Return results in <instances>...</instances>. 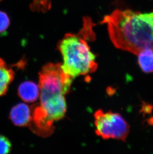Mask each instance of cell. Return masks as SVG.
Here are the masks:
<instances>
[{"label":"cell","mask_w":153,"mask_h":154,"mask_svg":"<svg viewBox=\"0 0 153 154\" xmlns=\"http://www.w3.org/2000/svg\"><path fill=\"white\" fill-rule=\"evenodd\" d=\"M73 79L60 63H49L39 75L40 104L32 109L29 124L32 131L46 137L54 131V123L63 118L67 111L65 95L69 92Z\"/></svg>","instance_id":"cell-1"},{"label":"cell","mask_w":153,"mask_h":154,"mask_svg":"<svg viewBox=\"0 0 153 154\" xmlns=\"http://www.w3.org/2000/svg\"><path fill=\"white\" fill-rule=\"evenodd\" d=\"M110 38L116 48L137 55L153 51V11L142 13L116 9L104 17Z\"/></svg>","instance_id":"cell-2"},{"label":"cell","mask_w":153,"mask_h":154,"mask_svg":"<svg viewBox=\"0 0 153 154\" xmlns=\"http://www.w3.org/2000/svg\"><path fill=\"white\" fill-rule=\"evenodd\" d=\"M68 34L59 42L58 48L62 55L61 68L72 79L94 72L98 68L95 54L92 52L87 42L94 35Z\"/></svg>","instance_id":"cell-3"},{"label":"cell","mask_w":153,"mask_h":154,"mask_svg":"<svg viewBox=\"0 0 153 154\" xmlns=\"http://www.w3.org/2000/svg\"><path fill=\"white\" fill-rule=\"evenodd\" d=\"M95 133L104 139L125 141L130 131V126L122 115L117 113L101 110L94 115Z\"/></svg>","instance_id":"cell-4"},{"label":"cell","mask_w":153,"mask_h":154,"mask_svg":"<svg viewBox=\"0 0 153 154\" xmlns=\"http://www.w3.org/2000/svg\"><path fill=\"white\" fill-rule=\"evenodd\" d=\"M32 109L25 103H19L12 108L9 118L16 126H29L32 121Z\"/></svg>","instance_id":"cell-5"},{"label":"cell","mask_w":153,"mask_h":154,"mask_svg":"<svg viewBox=\"0 0 153 154\" xmlns=\"http://www.w3.org/2000/svg\"><path fill=\"white\" fill-rule=\"evenodd\" d=\"M20 97L26 103L36 101L40 95L39 86L33 82H23L19 86L17 90Z\"/></svg>","instance_id":"cell-6"},{"label":"cell","mask_w":153,"mask_h":154,"mask_svg":"<svg viewBox=\"0 0 153 154\" xmlns=\"http://www.w3.org/2000/svg\"><path fill=\"white\" fill-rule=\"evenodd\" d=\"M15 78V72L4 60L0 58V96L6 94Z\"/></svg>","instance_id":"cell-7"},{"label":"cell","mask_w":153,"mask_h":154,"mask_svg":"<svg viewBox=\"0 0 153 154\" xmlns=\"http://www.w3.org/2000/svg\"><path fill=\"white\" fill-rule=\"evenodd\" d=\"M138 55V63L140 69L146 73L153 72V51L151 49L144 50Z\"/></svg>","instance_id":"cell-8"},{"label":"cell","mask_w":153,"mask_h":154,"mask_svg":"<svg viewBox=\"0 0 153 154\" xmlns=\"http://www.w3.org/2000/svg\"><path fill=\"white\" fill-rule=\"evenodd\" d=\"M12 143L4 136L0 135V154H7L12 150Z\"/></svg>","instance_id":"cell-9"},{"label":"cell","mask_w":153,"mask_h":154,"mask_svg":"<svg viewBox=\"0 0 153 154\" xmlns=\"http://www.w3.org/2000/svg\"><path fill=\"white\" fill-rule=\"evenodd\" d=\"M10 20L7 14L0 11V34L4 32L9 28Z\"/></svg>","instance_id":"cell-10"},{"label":"cell","mask_w":153,"mask_h":154,"mask_svg":"<svg viewBox=\"0 0 153 154\" xmlns=\"http://www.w3.org/2000/svg\"><path fill=\"white\" fill-rule=\"evenodd\" d=\"M2 1V0H0V2H1Z\"/></svg>","instance_id":"cell-11"}]
</instances>
